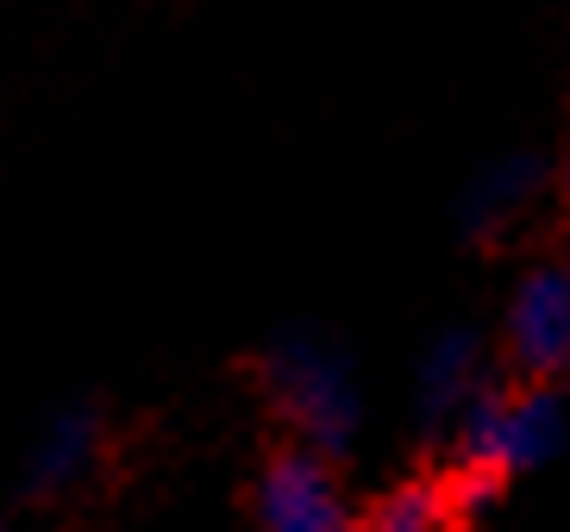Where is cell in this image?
<instances>
[{"instance_id": "cell-6", "label": "cell", "mask_w": 570, "mask_h": 532, "mask_svg": "<svg viewBox=\"0 0 570 532\" xmlns=\"http://www.w3.org/2000/svg\"><path fill=\"white\" fill-rule=\"evenodd\" d=\"M552 188H558V169L546 164L539 150H508V157L483 164L464 183V195H458V207H452L458 238H464V245H502Z\"/></svg>"}, {"instance_id": "cell-7", "label": "cell", "mask_w": 570, "mask_h": 532, "mask_svg": "<svg viewBox=\"0 0 570 532\" xmlns=\"http://www.w3.org/2000/svg\"><path fill=\"white\" fill-rule=\"evenodd\" d=\"M107 451V414L95 401H69L57 414H45V426L26 445V495H63V489L88 483L101 470Z\"/></svg>"}, {"instance_id": "cell-3", "label": "cell", "mask_w": 570, "mask_h": 532, "mask_svg": "<svg viewBox=\"0 0 570 532\" xmlns=\"http://www.w3.org/2000/svg\"><path fill=\"white\" fill-rule=\"evenodd\" d=\"M252 520L257 532H364V508L345 489L338 457L288 439L257 464L252 483Z\"/></svg>"}, {"instance_id": "cell-1", "label": "cell", "mask_w": 570, "mask_h": 532, "mask_svg": "<svg viewBox=\"0 0 570 532\" xmlns=\"http://www.w3.org/2000/svg\"><path fill=\"white\" fill-rule=\"evenodd\" d=\"M570 445V401L564 383H533V376H495L470 401L458 433L445 439V470L470 483L502 489L514 476H533Z\"/></svg>"}, {"instance_id": "cell-5", "label": "cell", "mask_w": 570, "mask_h": 532, "mask_svg": "<svg viewBox=\"0 0 570 532\" xmlns=\"http://www.w3.org/2000/svg\"><path fill=\"white\" fill-rule=\"evenodd\" d=\"M502 370H495V345L476 326H445L426 338L414 364V433L433 451H445V439L458 433V420L470 414V401L483 395Z\"/></svg>"}, {"instance_id": "cell-2", "label": "cell", "mask_w": 570, "mask_h": 532, "mask_svg": "<svg viewBox=\"0 0 570 532\" xmlns=\"http://www.w3.org/2000/svg\"><path fill=\"white\" fill-rule=\"evenodd\" d=\"M257 383L288 439L326 457H345L364 433V376H357L352 351L333 345L326 333H307V326L276 333L257 351Z\"/></svg>"}, {"instance_id": "cell-8", "label": "cell", "mask_w": 570, "mask_h": 532, "mask_svg": "<svg viewBox=\"0 0 570 532\" xmlns=\"http://www.w3.org/2000/svg\"><path fill=\"white\" fill-rule=\"evenodd\" d=\"M470 495L489 501L495 489L489 483H470L458 470H433V476H407L395 483L376 508L364 514V532H452L458 514L470 508Z\"/></svg>"}, {"instance_id": "cell-4", "label": "cell", "mask_w": 570, "mask_h": 532, "mask_svg": "<svg viewBox=\"0 0 570 532\" xmlns=\"http://www.w3.org/2000/svg\"><path fill=\"white\" fill-rule=\"evenodd\" d=\"M502 364L508 376L570 383V257H539L508 288Z\"/></svg>"}, {"instance_id": "cell-9", "label": "cell", "mask_w": 570, "mask_h": 532, "mask_svg": "<svg viewBox=\"0 0 570 532\" xmlns=\"http://www.w3.org/2000/svg\"><path fill=\"white\" fill-rule=\"evenodd\" d=\"M0 532H7V526H0Z\"/></svg>"}]
</instances>
